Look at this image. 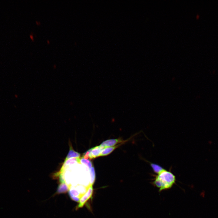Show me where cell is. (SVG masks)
I'll return each instance as SVG.
<instances>
[{
  "mask_svg": "<svg viewBox=\"0 0 218 218\" xmlns=\"http://www.w3.org/2000/svg\"><path fill=\"white\" fill-rule=\"evenodd\" d=\"M155 177L152 183L159 189V192L171 188L176 181L175 175L171 171L166 169L155 175Z\"/></svg>",
  "mask_w": 218,
  "mask_h": 218,
  "instance_id": "6da1fadb",
  "label": "cell"
},
{
  "mask_svg": "<svg viewBox=\"0 0 218 218\" xmlns=\"http://www.w3.org/2000/svg\"><path fill=\"white\" fill-rule=\"evenodd\" d=\"M93 192V185L89 186L86 192L82 196L80 200L78 207L83 206L85 203L91 197Z\"/></svg>",
  "mask_w": 218,
  "mask_h": 218,
  "instance_id": "7a4b0ae2",
  "label": "cell"
},
{
  "mask_svg": "<svg viewBox=\"0 0 218 218\" xmlns=\"http://www.w3.org/2000/svg\"><path fill=\"white\" fill-rule=\"evenodd\" d=\"M126 141L122 140L121 138L111 139L103 141L100 145L105 148L114 147L119 143H123Z\"/></svg>",
  "mask_w": 218,
  "mask_h": 218,
  "instance_id": "3957f363",
  "label": "cell"
},
{
  "mask_svg": "<svg viewBox=\"0 0 218 218\" xmlns=\"http://www.w3.org/2000/svg\"><path fill=\"white\" fill-rule=\"evenodd\" d=\"M104 148L100 145L90 149L89 159H92L99 157L101 152Z\"/></svg>",
  "mask_w": 218,
  "mask_h": 218,
  "instance_id": "277c9868",
  "label": "cell"
},
{
  "mask_svg": "<svg viewBox=\"0 0 218 218\" xmlns=\"http://www.w3.org/2000/svg\"><path fill=\"white\" fill-rule=\"evenodd\" d=\"M123 143H121L119 144H118L114 147H107L104 148L101 152L100 156H105L110 154L114 150Z\"/></svg>",
  "mask_w": 218,
  "mask_h": 218,
  "instance_id": "5b68a950",
  "label": "cell"
},
{
  "mask_svg": "<svg viewBox=\"0 0 218 218\" xmlns=\"http://www.w3.org/2000/svg\"><path fill=\"white\" fill-rule=\"evenodd\" d=\"M69 146V150L65 160H67L71 158L79 157L80 156V154L74 150L71 145H70Z\"/></svg>",
  "mask_w": 218,
  "mask_h": 218,
  "instance_id": "8992f818",
  "label": "cell"
},
{
  "mask_svg": "<svg viewBox=\"0 0 218 218\" xmlns=\"http://www.w3.org/2000/svg\"><path fill=\"white\" fill-rule=\"evenodd\" d=\"M149 163L154 172L157 174H159L165 169L159 164L151 162Z\"/></svg>",
  "mask_w": 218,
  "mask_h": 218,
  "instance_id": "52a82bcc",
  "label": "cell"
},
{
  "mask_svg": "<svg viewBox=\"0 0 218 218\" xmlns=\"http://www.w3.org/2000/svg\"><path fill=\"white\" fill-rule=\"evenodd\" d=\"M90 174V183L92 185L94 184L95 179V173L94 167L92 166L89 169Z\"/></svg>",
  "mask_w": 218,
  "mask_h": 218,
  "instance_id": "ba28073f",
  "label": "cell"
},
{
  "mask_svg": "<svg viewBox=\"0 0 218 218\" xmlns=\"http://www.w3.org/2000/svg\"><path fill=\"white\" fill-rule=\"evenodd\" d=\"M80 164H82L86 166L88 168L90 169L92 166V163L91 161L87 159H85L82 157L80 159Z\"/></svg>",
  "mask_w": 218,
  "mask_h": 218,
  "instance_id": "9c48e42d",
  "label": "cell"
},
{
  "mask_svg": "<svg viewBox=\"0 0 218 218\" xmlns=\"http://www.w3.org/2000/svg\"><path fill=\"white\" fill-rule=\"evenodd\" d=\"M90 152V151L89 149L83 154L82 157L85 159H87L88 158H89Z\"/></svg>",
  "mask_w": 218,
  "mask_h": 218,
  "instance_id": "30bf717a",
  "label": "cell"
},
{
  "mask_svg": "<svg viewBox=\"0 0 218 218\" xmlns=\"http://www.w3.org/2000/svg\"><path fill=\"white\" fill-rule=\"evenodd\" d=\"M30 37L31 38V39H32V40H33V38L32 35H30Z\"/></svg>",
  "mask_w": 218,
  "mask_h": 218,
  "instance_id": "8fae6325",
  "label": "cell"
}]
</instances>
